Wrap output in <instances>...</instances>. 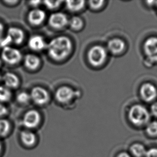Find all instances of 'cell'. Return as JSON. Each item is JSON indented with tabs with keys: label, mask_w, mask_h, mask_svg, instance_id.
<instances>
[{
	"label": "cell",
	"mask_w": 157,
	"mask_h": 157,
	"mask_svg": "<svg viewBox=\"0 0 157 157\" xmlns=\"http://www.w3.org/2000/svg\"><path fill=\"white\" fill-rule=\"evenodd\" d=\"M49 56L55 61H61L70 54L72 44L66 36H59L53 39L47 45Z\"/></svg>",
	"instance_id": "obj_1"
},
{
	"label": "cell",
	"mask_w": 157,
	"mask_h": 157,
	"mask_svg": "<svg viewBox=\"0 0 157 157\" xmlns=\"http://www.w3.org/2000/svg\"><path fill=\"white\" fill-rule=\"evenodd\" d=\"M130 121L134 124L138 126L147 124L150 119V115L147 108L140 105L132 107L129 112Z\"/></svg>",
	"instance_id": "obj_2"
},
{
	"label": "cell",
	"mask_w": 157,
	"mask_h": 157,
	"mask_svg": "<svg viewBox=\"0 0 157 157\" xmlns=\"http://www.w3.org/2000/svg\"><path fill=\"white\" fill-rule=\"evenodd\" d=\"M106 49L101 46H95L92 47L88 52V59L92 66L95 67L102 65L107 58Z\"/></svg>",
	"instance_id": "obj_3"
},
{
	"label": "cell",
	"mask_w": 157,
	"mask_h": 157,
	"mask_svg": "<svg viewBox=\"0 0 157 157\" xmlns=\"http://www.w3.org/2000/svg\"><path fill=\"white\" fill-rule=\"evenodd\" d=\"M1 57L6 63L13 65L18 63L21 60L22 55L18 49L6 46L3 48Z\"/></svg>",
	"instance_id": "obj_4"
},
{
	"label": "cell",
	"mask_w": 157,
	"mask_h": 157,
	"mask_svg": "<svg viewBox=\"0 0 157 157\" xmlns=\"http://www.w3.org/2000/svg\"><path fill=\"white\" fill-rule=\"evenodd\" d=\"M31 99L36 104L44 105L49 100V94L48 92L43 87L36 86L32 90L31 94Z\"/></svg>",
	"instance_id": "obj_5"
},
{
	"label": "cell",
	"mask_w": 157,
	"mask_h": 157,
	"mask_svg": "<svg viewBox=\"0 0 157 157\" xmlns=\"http://www.w3.org/2000/svg\"><path fill=\"white\" fill-rule=\"evenodd\" d=\"M145 53L150 60L157 62V38L151 37L145 41L144 45Z\"/></svg>",
	"instance_id": "obj_6"
},
{
	"label": "cell",
	"mask_w": 157,
	"mask_h": 157,
	"mask_svg": "<svg viewBox=\"0 0 157 157\" xmlns=\"http://www.w3.org/2000/svg\"><path fill=\"white\" fill-rule=\"evenodd\" d=\"M40 122V115L36 110L28 111L24 116L23 119V125L25 127L32 129L38 125Z\"/></svg>",
	"instance_id": "obj_7"
},
{
	"label": "cell",
	"mask_w": 157,
	"mask_h": 157,
	"mask_svg": "<svg viewBox=\"0 0 157 157\" xmlns=\"http://www.w3.org/2000/svg\"><path fill=\"white\" fill-rule=\"evenodd\" d=\"M75 94V93L71 88L63 86L57 89L55 94V97L59 102L65 104L72 100Z\"/></svg>",
	"instance_id": "obj_8"
},
{
	"label": "cell",
	"mask_w": 157,
	"mask_h": 157,
	"mask_svg": "<svg viewBox=\"0 0 157 157\" xmlns=\"http://www.w3.org/2000/svg\"><path fill=\"white\" fill-rule=\"evenodd\" d=\"M140 94L143 100L151 102L157 97V90L151 83H145L140 87Z\"/></svg>",
	"instance_id": "obj_9"
},
{
	"label": "cell",
	"mask_w": 157,
	"mask_h": 157,
	"mask_svg": "<svg viewBox=\"0 0 157 157\" xmlns=\"http://www.w3.org/2000/svg\"><path fill=\"white\" fill-rule=\"evenodd\" d=\"M49 24L56 29H61L66 26L68 23V18L65 14L62 13H53L49 17Z\"/></svg>",
	"instance_id": "obj_10"
},
{
	"label": "cell",
	"mask_w": 157,
	"mask_h": 157,
	"mask_svg": "<svg viewBox=\"0 0 157 157\" xmlns=\"http://www.w3.org/2000/svg\"><path fill=\"white\" fill-rule=\"evenodd\" d=\"M28 45L30 48L34 51H41L47 46L45 39L39 35L31 36L29 40Z\"/></svg>",
	"instance_id": "obj_11"
},
{
	"label": "cell",
	"mask_w": 157,
	"mask_h": 157,
	"mask_svg": "<svg viewBox=\"0 0 157 157\" xmlns=\"http://www.w3.org/2000/svg\"><path fill=\"white\" fill-rule=\"evenodd\" d=\"M6 36L9 38L11 43L19 45L23 41L24 34L23 31L19 28L11 27L8 30Z\"/></svg>",
	"instance_id": "obj_12"
},
{
	"label": "cell",
	"mask_w": 157,
	"mask_h": 157,
	"mask_svg": "<svg viewBox=\"0 0 157 157\" xmlns=\"http://www.w3.org/2000/svg\"><path fill=\"white\" fill-rule=\"evenodd\" d=\"M46 13L44 11L34 9L31 11L28 15V19L30 23L33 25H39L45 20Z\"/></svg>",
	"instance_id": "obj_13"
},
{
	"label": "cell",
	"mask_w": 157,
	"mask_h": 157,
	"mask_svg": "<svg viewBox=\"0 0 157 157\" xmlns=\"http://www.w3.org/2000/svg\"><path fill=\"white\" fill-rule=\"evenodd\" d=\"M107 47L111 53L117 54L123 51L125 48V43L120 39H113L108 42Z\"/></svg>",
	"instance_id": "obj_14"
},
{
	"label": "cell",
	"mask_w": 157,
	"mask_h": 157,
	"mask_svg": "<svg viewBox=\"0 0 157 157\" xmlns=\"http://www.w3.org/2000/svg\"><path fill=\"white\" fill-rule=\"evenodd\" d=\"M3 81L6 87L14 89L19 85V79L16 75L11 72H7L3 76Z\"/></svg>",
	"instance_id": "obj_15"
},
{
	"label": "cell",
	"mask_w": 157,
	"mask_h": 157,
	"mask_svg": "<svg viewBox=\"0 0 157 157\" xmlns=\"http://www.w3.org/2000/svg\"><path fill=\"white\" fill-rule=\"evenodd\" d=\"M40 60L36 55L33 54L26 55L24 59V64L30 70H35L40 66Z\"/></svg>",
	"instance_id": "obj_16"
},
{
	"label": "cell",
	"mask_w": 157,
	"mask_h": 157,
	"mask_svg": "<svg viewBox=\"0 0 157 157\" xmlns=\"http://www.w3.org/2000/svg\"><path fill=\"white\" fill-rule=\"evenodd\" d=\"M21 138L24 144L27 147H32L36 142L35 134L29 131L22 132L21 134Z\"/></svg>",
	"instance_id": "obj_17"
},
{
	"label": "cell",
	"mask_w": 157,
	"mask_h": 157,
	"mask_svg": "<svg viewBox=\"0 0 157 157\" xmlns=\"http://www.w3.org/2000/svg\"><path fill=\"white\" fill-rule=\"evenodd\" d=\"M84 1H68L66 2V6L68 10L73 12L81 10L84 7Z\"/></svg>",
	"instance_id": "obj_18"
},
{
	"label": "cell",
	"mask_w": 157,
	"mask_h": 157,
	"mask_svg": "<svg viewBox=\"0 0 157 157\" xmlns=\"http://www.w3.org/2000/svg\"><path fill=\"white\" fill-rule=\"evenodd\" d=\"M130 151L132 154L136 157H144L147 153V150L143 145L135 144L130 147Z\"/></svg>",
	"instance_id": "obj_19"
},
{
	"label": "cell",
	"mask_w": 157,
	"mask_h": 157,
	"mask_svg": "<svg viewBox=\"0 0 157 157\" xmlns=\"http://www.w3.org/2000/svg\"><path fill=\"white\" fill-rule=\"evenodd\" d=\"M11 96V92L8 87L0 86V101L6 102L10 100Z\"/></svg>",
	"instance_id": "obj_20"
},
{
	"label": "cell",
	"mask_w": 157,
	"mask_h": 157,
	"mask_svg": "<svg viewBox=\"0 0 157 157\" xmlns=\"http://www.w3.org/2000/svg\"><path fill=\"white\" fill-rule=\"evenodd\" d=\"M70 26L75 30H79L83 27V22L78 17H73L69 21Z\"/></svg>",
	"instance_id": "obj_21"
},
{
	"label": "cell",
	"mask_w": 157,
	"mask_h": 157,
	"mask_svg": "<svg viewBox=\"0 0 157 157\" xmlns=\"http://www.w3.org/2000/svg\"><path fill=\"white\" fill-rule=\"evenodd\" d=\"M10 130V123L6 120H0V136H4Z\"/></svg>",
	"instance_id": "obj_22"
},
{
	"label": "cell",
	"mask_w": 157,
	"mask_h": 157,
	"mask_svg": "<svg viewBox=\"0 0 157 157\" xmlns=\"http://www.w3.org/2000/svg\"><path fill=\"white\" fill-rule=\"evenodd\" d=\"M147 134L151 136H157V122L153 121L149 123L147 126Z\"/></svg>",
	"instance_id": "obj_23"
},
{
	"label": "cell",
	"mask_w": 157,
	"mask_h": 157,
	"mask_svg": "<svg viewBox=\"0 0 157 157\" xmlns=\"http://www.w3.org/2000/svg\"><path fill=\"white\" fill-rule=\"evenodd\" d=\"M31 99V97L29 94L25 92H22L18 94L17 96V101L21 104H25L29 101Z\"/></svg>",
	"instance_id": "obj_24"
},
{
	"label": "cell",
	"mask_w": 157,
	"mask_h": 157,
	"mask_svg": "<svg viewBox=\"0 0 157 157\" xmlns=\"http://www.w3.org/2000/svg\"><path fill=\"white\" fill-rule=\"evenodd\" d=\"M61 3V1H45L44 2L45 6L51 10L58 8Z\"/></svg>",
	"instance_id": "obj_25"
},
{
	"label": "cell",
	"mask_w": 157,
	"mask_h": 157,
	"mask_svg": "<svg viewBox=\"0 0 157 157\" xmlns=\"http://www.w3.org/2000/svg\"><path fill=\"white\" fill-rule=\"evenodd\" d=\"M104 3V1H90L89 6L93 9H98L100 8Z\"/></svg>",
	"instance_id": "obj_26"
},
{
	"label": "cell",
	"mask_w": 157,
	"mask_h": 157,
	"mask_svg": "<svg viewBox=\"0 0 157 157\" xmlns=\"http://www.w3.org/2000/svg\"><path fill=\"white\" fill-rule=\"evenodd\" d=\"M145 157H157V148H152L147 151Z\"/></svg>",
	"instance_id": "obj_27"
},
{
	"label": "cell",
	"mask_w": 157,
	"mask_h": 157,
	"mask_svg": "<svg viewBox=\"0 0 157 157\" xmlns=\"http://www.w3.org/2000/svg\"><path fill=\"white\" fill-rule=\"evenodd\" d=\"M7 112H8V110L6 107L0 103V117L6 114Z\"/></svg>",
	"instance_id": "obj_28"
},
{
	"label": "cell",
	"mask_w": 157,
	"mask_h": 157,
	"mask_svg": "<svg viewBox=\"0 0 157 157\" xmlns=\"http://www.w3.org/2000/svg\"><path fill=\"white\" fill-rule=\"evenodd\" d=\"M151 113L155 116L157 117V102H155L153 104L151 108Z\"/></svg>",
	"instance_id": "obj_29"
},
{
	"label": "cell",
	"mask_w": 157,
	"mask_h": 157,
	"mask_svg": "<svg viewBox=\"0 0 157 157\" xmlns=\"http://www.w3.org/2000/svg\"><path fill=\"white\" fill-rule=\"evenodd\" d=\"M4 31V26L1 23H0V40L2 39V36Z\"/></svg>",
	"instance_id": "obj_30"
},
{
	"label": "cell",
	"mask_w": 157,
	"mask_h": 157,
	"mask_svg": "<svg viewBox=\"0 0 157 157\" xmlns=\"http://www.w3.org/2000/svg\"><path fill=\"white\" fill-rule=\"evenodd\" d=\"M40 1H31L30 2V4L32 5V6H37L40 3Z\"/></svg>",
	"instance_id": "obj_31"
},
{
	"label": "cell",
	"mask_w": 157,
	"mask_h": 157,
	"mask_svg": "<svg viewBox=\"0 0 157 157\" xmlns=\"http://www.w3.org/2000/svg\"><path fill=\"white\" fill-rule=\"evenodd\" d=\"M117 157H131V156L126 152H122L119 154Z\"/></svg>",
	"instance_id": "obj_32"
},
{
	"label": "cell",
	"mask_w": 157,
	"mask_h": 157,
	"mask_svg": "<svg viewBox=\"0 0 157 157\" xmlns=\"http://www.w3.org/2000/svg\"><path fill=\"white\" fill-rule=\"evenodd\" d=\"M1 143H0V151H1Z\"/></svg>",
	"instance_id": "obj_33"
},
{
	"label": "cell",
	"mask_w": 157,
	"mask_h": 157,
	"mask_svg": "<svg viewBox=\"0 0 157 157\" xmlns=\"http://www.w3.org/2000/svg\"><path fill=\"white\" fill-rule=\"evenodd\" d=\"M1 66V59H0V66Z\"/></svg>",
	"instance_id": "obj_34"
},
{
	"label": "cell",
	"mask_w": 157,
	"mask_h": 157,
	"mask_svg": "<svg viewBox=\"0 0 157 157\" xmlns=\"http://www.w3.org/2000/svg\"><path fill=\"white\" fill-rule=\"evenodd\" d=\"M0 79H1V76H0Z\"/></svg>",
	"instance_id": "obj_35"
},
{
	"label": "cell",
	"mask_w": 157,
	"mask_h": 157,
	"mask_svg": "<svg viewBox=\"0 0 157 157\" xmlns=\"http://www.w3.org/2000/svg\"></svg>",
	"instance_id": "obj_36"
}]
</instances>
